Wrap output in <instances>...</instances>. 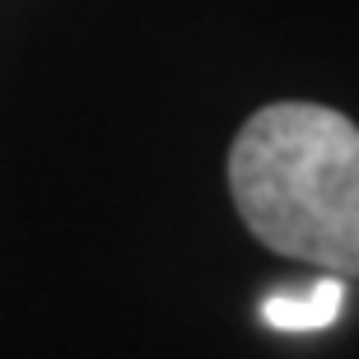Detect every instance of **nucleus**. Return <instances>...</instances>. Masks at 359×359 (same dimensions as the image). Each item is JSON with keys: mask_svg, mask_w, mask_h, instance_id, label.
I'll list each match as a JSON object with an SVG mask.
<instances>
[{"mask_svg": "<svg viewBox=\"0 0 359 359\" xmlns=\"http://www.w3.org/2000/svg\"><path fill=\"white\" fill-rule=\"evenodd\" d=\"M229 196L262 248L359 280V126L346 112H252L229 145Z\"/></svg>", "mask_w": 359, "mask_h": 359, "instance_id": "f257e3e1", "label": "nucleus"}, {"mask_svg": "<svg viewBox=\"0 0 359 359\" xmlns=\"http://www.w3.org/2000/svg\"><path fill=\"white\" fill-rule=\"evenodd\" d=\"M346 308V285L341 276L327 271V280L308 285V290H280V294H266L262 299V322L276 327V332H322L332 327Z\"/></svg>", "mask_w": 359, "mask_h": 359, "instance_id": "f03ea898", "label": "nucleus"}]
</instances>
